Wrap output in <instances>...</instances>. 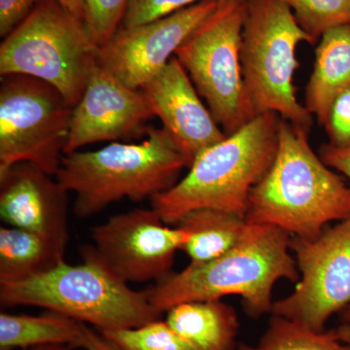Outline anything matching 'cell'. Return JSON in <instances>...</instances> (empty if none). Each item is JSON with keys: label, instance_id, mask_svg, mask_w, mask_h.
Wrapping results in <instances>:
<instances>
[{"label": "cell", "instance_id": "7a4b0ae2", "mask_svg": "<svg viewBox=\"0 0 350 350\" xmlns=\"http://www.w3.org/2000/svg\"><path fill=\"white\" fill-rule=\"evenodd\" d=\"M290 239L280 228L248 222L239 243L222 256L190 264L145 291L160 313L180 304L239 295L243 297L245 312L257 319L271 312V292L276 282L282 278L298 280L297 262L289 252Z\"/></svg>", "mask_w": 350, "mask_h": 350}, {"label": "cell", "instance_id": "4316f807", "mask_svg": "<svg viewBox=\"0 0 350 350\" xmlns=\"http://www.w3.org/2000/svg\"><path fill=\"white\" fill-rule=\"evenodd\" d=\"M41 0H0V36H8Z\"/></svg>", "mask_w": 350, "mask_h": 350}, {"label": "cell", "instance_id": "6da1fadb", "mask_svg": "<svg viewBox=\"0 0 350 350\" xmlns=\"http://www.w3.org/2000/svg\"><path fill=\"white\" fill-rule=\"evenodd\" d=\"M308 133L280 118L275 158L251 191L246 221L313 239L350 217V188L313 152Z\"/></svg>", "mask_w": 350, "mask_h": 350}, {"label": "cell", "instance_id": "8fae6325", "mask_svg": "<svg viewBox=\"0 0 350 350\" xmlns=\"http://www.w3.org/2000/svg\"><path fill=\"white\" fill-rule=\"evenodd\" d=\"M92 245L83 250L126 283L162 280L177 250L188 239L178 226L165 224L153 208H137L108 219L91 231Z\"/></svg>", "mask_w": 350, "mask_h": 350}, {"label": "cell", "instance_id": "7c38bea8", "mask_svg": "<svg viewBox=\"0 0 350 350\" xmlns=\"http://www.w3.org/2000/svg\"><path fill=\"white\" fill-rule=\"evenodd\" d=\"M221 1L204 0L148 24L120 27L96 51V63L126 87L142 90Z\"/></svg>", "mask_w": 350, "mask_h": 350}, {"label": "cell", "instance_id": "d4e9b609", "mask_svg": "<svg viewBox=\"0 0 350 350\" xmlns=\"http://www.w3.org/2000/svg\"><path fill=\"white\" fill-rule=\"evenodd\" d=\"M202 1L204 0H130L121 27L148 24Z\"/></svg>", "mask_w": 350, "mask_h": 350}, {"label": "cell", "instance_id": "83f0119b", "mask_svg": "<svg viewBox=\"0 0 350 350\" xmlns=\"http://www.w3.org/2000/svg\"><path fill=\"white\" fill-rule=\"evenodd\" d=\"M320 158L331 169L340 172L350 180V144L336 146L326 144L320 150Z\"/></svg>", "mask_w": 350, "mask_h": 350}, {"label": "cell", "instance_id": "2e32d148", "mask_svg": "<svg viewBox=\"0 0 350 350\" xmlns=\"http://www.w3.org/2000/svg\"><path fill=\"white\" fill-rule=\"evenodd\" d=\"M350 89V24L338 25L321 36L306 91V108L326 125L336 98Z\"/></svg>", "mask_w": 350, "mask_h": 350}, {"label": "cell", "instance_id": "e0dca14e", "mask_svg": "<svg viewBox=\"0 0 350 350\" xmlns=\"http://www.w3.org/2000/svg\"><path fill=\"white\" fill-rule=\"evenodd\" d=\"M165 321L194 350H238L239 323L231 306L220 300L180 304L167 312Z\"/></svg>", "mask_w": 350, "mask_h": 350}, {"label": "cell", "instance_id": "4dcf8cb0", "mask_svg": "<svg viewBox=\"0 0 350 350\" xmlns=\"http://www.w3.org/2000/svg\"><path fill=\"white\" fill-rule=\"evenodd\" d=\"M336 331L342 342H350V306L342 313V323Z\"/></svg>", "mask_w": 350, "mask_h": 350}, {"label": "cell", "instance_id": "4fadbf2b", "mask_svg": "<svg viewBox=\"0 0 350 350\" xmlns=\"http://www.w3.org/2000/svg\"><path fill=\"white\" fill-rule=\"evenodd\" d=\"M154 117L142 90L126 87L94 62L82 98L73 107L64 155L96 142H120L146 135Z\"/></svg>", "mask_w": 350, "mask_h": 350}, {"label": "cell", "instance_id": "603a6c76", "mask_svg": "<svg viewBox=\"0 0 350 350\" xmlns=\"http://www.w3.org/2000/svg\"><path fill=\"white\" fill-rule=\"evenodd\" d=\"M304 31L317 41L338 25L350 24V0H282Z\"/></svg>", "mask_w": 350, "mask_h": 350}, {"label": "cell", "instance_id": "9a60e30c", "mask_svg": "<svg viewBox=\"0 0 350 350\" xmlns=\"http://www.w3.org/2000/svg\"><path fill=\"white\" fill-rule=\"evenodd\" d=\"M163 128L172 135L190 165L202 151L225 139L213 114L200 100L187 71L172 57L142 88Z\"/></svg>", "mask_w": 350, "mask_h": 350}, {"label": "cell", "instance_id": "ac0fdd59", "mask_svg": "<svg viewBox=\"0 0 350 350\" xmlns=\"http://www.w3.org/2000/svg\"><path fill=\"white\" fill-rule=\"evenodd\" d=\"M66 248L51 239L10 226L0 227V283L43 275L64 260Z\"/></svg>", "mask_w": 350, "mask_h": 350}, {"label": "cell", "instance_id": "277c9868", "mask_svg": "<svg viewBox=\"0 0 350 350\" xmlns=\"http://www.w3.org/2000/svg\"><path fill=\"white\" fill-rule=\"evenodd\" d=\"M190 163L163 128L149 126L138 144L112 142L100 150L66 154L56 179L76 195L73 213L86 219L124 199H153L177 183Z\"/></svg>", "mask_w": 350, "mask_h": 350}, {"label": "cell", "instance_id": "9c48e42d", "mask_svg": "<svg viewBox=\"0 0 350 350\" xmlns=\"http://www.w3.org/2000/svg\"><path fill=\"white\" fill-rule=\"evenodd\" d=\"M73 107L49 83L1 76L0 170L29 163L55 176L70 133Z\"/></svg>", "mask_w": 350, "mask_h": 350}, {"label": "cell", "instance_id": "44dd1931", "mask_svg": "<svg viewBox=\"0 0 350 350\" xmlns=\"http://www.w3.org/2000/svg\"><path fill=\"white\" fill-rule=\"evenodd\" d=\"M238 350H350V342H342L336 329L315 332L273 314L259 342L239 345Z\"/></svg>", "mask_w": 350, "mask_h": 350}, {"label": "cell", "instance_id": "f546056e", "mask_svg": "<svg viewBox=\"0 0 350 350\" xmlns=\"http://www.w3.org/2000/svg\"><path fill=\"white\" fill-rule=\"evenodd\" d=\"M56 1L85 24V17H86V2L85 0H56Z\"/></svg>", "mask_w": 350, "mask_h": 350}, {"label": "cell", "instance_id": "f1b7e54d", "mask_svg": "<svg viewBox=\"0 0 350 350\" xmlns=\"http://www.w3.org/2000/svg\"><path fill=\"white\" fill-rule=\"evenodd\" d=\"M76 349L84 350H122L118 345L105 337L100 331L94 327L82 324L81 336Z\"/></svg>", "mask_w": 350, "mask_h": 350}, {"label": "cell", "instance_id": "d6986e66", "mask_svg": "<svg viewBox=\"0 0 350 350\" xmlns=\"http://www.w3.org/2000/svg\"><path fill=\"white\" fill-rule=\"evenodd\" d=\"M187 232L181 250L190 264H202L222 256L243 238L247 229L245 218L213 208L197 209L180 219L176 225Z\"/></svg>", "mask_w": 350, "mask_h": 350}, {"label": "cell", "instance_id": "5b68a950", "mask_svg": "<svg viewBox=\"0 0 350 350\" xmlns=\"http://www.w3.org/2000/svg\"><path fill=\"white\" fill-rule=\"evenodd\" d=\"M83 262H59L20 282L0 283L3 308L36 306L66 315L98 331L135 328L160 319L146 291H135L81 250Z\"/></svg>", "mask_w": 350, "mask_h": 350}, {"label": "cell", "instance_id": "484cf974", "mask_svg": "<svg viewBox=\"0 0 350 350\" xmlns=\"http://www.w3.org/2000/svg\"><path fill=\"white\" fill-rule=\"evenodd\" d=\"M325 126L331 144H350V89L345 90L334 101Z\"/></svg>", "mask_w": 350, "mask_h": 350}, {"label": "cell", "instance_id": "7402d4cb", "mask_svg": "<svg viewBox=\"0 0 350 350\" xmlns=\"http://www.w3.org/2000/svg\"><path fill=\"white\" fill-rule=\"evenodd\" d=\"M100 332L122 350H194L160 319L135 328Z\"/></svg>", "mask_w": 350, "mask_h": 350}, {"label": "cell", "instance_id": "cb8c5ba5", "mask_svg": "<svg viewBox=\"0 0 350 350\" xmlns=\"http://www.w3.org/2000/svg\"><path fill=\"white\" fill-rule=\"evenodd\" d=\"M85 25L98 49L121 27L130 0H85Z\"/></svg>", "mask_w": 350, "mask_h": 350}, {"label": "cell", "instance_id": "1f68e13d", "mask_svg": "<svg viewBox=\"0 0 350 350\" xmlns=\"http://www.w3.org/2000/svg\"><path fill=\"white\" fill-rule=\"evenodd\" d=\"M73 347L69 345H41V347H31V349H27L23 350H73Z\"/></svg>", "mask_w": 350, "mask_h": 350}, {"label": "cell", "instance_id": "ffe728a7", "mask_svg": "<svg viewBox=\"0 0 350 350\" xmlns=\"http://www.w3.org/2000/svg\"><path fill=\"white\" fill-rule=\"evenodd\" d=\"M81 322L55 312L40 315L0 313V350H23L48 345L76 349Z\"/></svg>", "mask_w": 350, "mask_h": 350}, {"label": "cell", "instance_id": "8992f818", "mask_svg": "<svg viewBox=\"0 0 350 350\" xmlns=\"http://www.w3.org/2000/svg\"><path fill=\"white\" fill-rule=\"evenodd\" d=\"M314 43L282 0L245 2L241 68L244 87L253 111L275 113L293 125L310 131L312 115L296 98V49Z\"/></svg>", "mask_w": 350, "mask_h": 350}, {"label": "cell", "instance_id": "ba28073f", "mask_svg": "<svg viewBox=\"0 0 350 350\" xmlns=\"http://www.w3.org/2000/svg\"><path fill=\"white\" fill-rule=\"evenodd\" d=\"M244 16L245 2L222 0L174 54L227 135L256 117L241 68Z\"/></svg>", "mask_w": 350, "mask_h": 350}, {"label": "cell", "instance_id": "5bb4252c", "mask_svg": "<svg viewBox=\"0 0 350 350\" xmlns=\"http://www.w3.org/2000/svg\"><path fill=\"white\" fill-rule=\"evenodd\" d=\"M68 194L52 175L29 163L0 170V216L10 227L33 232L66 248Z\"/></svg>", "mask_w": 350, "mask_h": 350}, {"label": "cell", "instance_id": "52a82bcc", "mask_svg": "<svg viewBox=\"0 0 350 350\" xmlns=\"http://www.w3.org/2000/svg\"><path fill=\"white\" fill-rule=\"evenodd\" d=\"M98 48L86 25L56 0H41L0 45V75L49 83L75 107Z\"/></svg>", "mask_w": 350, "mask_h": 350}, {"label": "cell", "instance_id": "d6a6232c", "mask_svg": "<svg viewBox=\"0 0 350 350\" xmlns=\"http://www.w3.org/2000/svg\"><path fill=\"white\" fill-rule=\"evenodd\" d=\"M238 1H241V2H246V1H247V0H238Z\"/></svg>", "mask_w": 350, "mask_h": 350}, {"label": "cell", "instance_id": "30bf717a", "mask_svg": "<svg viewBox=\"0 0 350 350\" xmlns=\"http://www.w3.org/2000/svg\"><path fill=\"white\" fill-rule=\"evenodd\" d=\"M301 280L293 293L271 306V314L325 331L332 315L350 306V217L313 239L291 237Z\"/></svg>", "mask_w": 350, "mask_h": 350}, {"label": "cell", "instance_id": "3957f363", "mask_svg": "<svg viewBox=\"0 0 350 350\" xmlns=\"http://www.w3.org/2000/svg\"><path fill=\"white\" fill-rule=\"evenodd\" d=\"M280 121L275 113H262L202 151L184 178L151 199L152 208L165 224L174 226L202 208L245 218L251 191L275 160Z\"/></svg>", "mask_w": 350, "mask_h": 350}]
</instances>
